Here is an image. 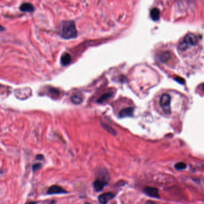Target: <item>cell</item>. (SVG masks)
<instances>
[{"label": "cell", "mask_w": 204, "mask_h": 204, "mask_svg": "<svg viewBox=\"0 0 204 204\" xmlns=\"http://www.w3.org/2000/svg\"><path fill=\"white\" fill-rule=\"evenodd\" d=\"M160 104L162 110L166 115L171 114V96L168 94L165 93L161 96Z\"/></svg>", "instance_id": "3"}, {"label": "cell", "mask_w": 204, "mask_h": 204, "mask_svg": "<svg viewBox=\"0 0 204 204\" xmlns=\"http://www.w3.org/2000/svg\"><path fill=\"white\" fill-rule=\"evenodd\" d=\"M175 168L177 170H182L187 168V165L184 162H178L175 165Z\"/></svg>", "instance_id": "16"}, {"label": "cell", "mask_w": 204, "mask_h": 204, "mask_svg": "<svg viewBox=\"0 0 204 204\" xmlns=\"http://www.w3.org/2000/svg\"><path fill=\"white\" fill-rule=\"evenodd\" d=\"M170 53L168 52H165L162 53L160 56V60L163 62H166L170 58Z\"/></svg>", "instance_id": "15"}, {"label": "cell", "mask_w": 204, "mask_h": 204, "mask_svg": "<svg viewBox=\"0 0 204 204\" xmlns=\"http://www.w3.org/2000/svg\"><path fill=\"white\" fill-rule=\"evenodd\" d=\"M20 10L25 12H33L34 10V7L30 3H24L21 6Z\"/></svg>", "instance_id": "10"}, {"label": "cell", "mask_w": 204, "mask_h": 204, "mask_svg": "<svg viewBox=\"0 0 204 204\" xmlns=\"http://www.w3.org/2000/svg\"><path fill=\"white\" fill-rule=\"evenodd\" d=\"M35 159L37 160H43L44 159V156L43 154H37L35 157Z\"/></svg>", "instance_id": "18"}, {"label": "cell", "mask_w": 204, "mask_h": 204, "mask_svg": "<svg viewBox=\"0 0 204 204\" xmlns=\"http://www.w3.org/2000/svg\"><path fill=\"white\" fill-rule=\"evenodd\" d=\"M144 192L146 194L151 197L159 198L160 196L159 194V191L157 188L147 186L144 188Z\"/></svg>", "instance_id": "7"}, {"label": "cell", "mask_w": 204, "mask_h": 204, "mask_svg": "<svg viewBox=\"0 0 204 204\" xmlns=\"http://www.w3.org/2000/svg\"><path fill=\"white\" fill-rule=\"evenodd\" d=\"M134 112V108L132 107H128L120 111L119 113V117L120 118H124L126 117L132 116Z\"/></svg>", "instance_id": "8"}, {"label": "cell", "mask_w": 204, "mask_h": 204, "mask_svg": "<svg viewBox=\"0 0 204 204\" xmlns=\"http://www.w3.org/2000/svg\"><path fill=\"white\" fill-rule=\"evenodd\" d=\"M151 17L153 21H157L160 18V12L157 9L154 8L150 12Z\"/></svg>", "instance_id": "13"}, {"label": "cell", "mask_w": 204, "mask_h": 204, "mask_svg": "<svg viewBox=\"0 0 204 204\" xmlns=\"http://www.w3.org/2000/svg\"><path fill=\"white\" fill-rule=\"evenodd\" d=\"M198 43L197 37L193 34H187L183 40L179 44L178 49L181 51L187 50L189 46H195Z\"/></svg>", "instance_id": "2"}, {"label": "cell", "mask_w": 204, "mask_h": 204, "mask_svg": "<svg viewBox=\"0 0 204 204\" xmlns=\"http://www.w3.org/2000/svg\"><path fill=\"white\" fill-rule=\"evenodd\" d=\"M71 56L68 53H64L61 58V64L64 66L69 65L71 62Z\"/></svg>", "instance_id": "9"}, {"label": "cell", "mask_w": 204, "mask_h": 204, "mask_svg": "<svg viewBox=\"0 0 204 204\" xmlns=\"http://www.w3.org/2000/svg\"><path fill=\"white\" fill-rule=\"evenodd\" d=\"M203 88H204V84H203Z\"/></svg>", "instance_id": "21"}, {"label": "cell", "mask_w": 204, "mask_h": 204, "mask_svg": "<svg viewBox=\"0 0 204 204\" xmlns=\"http://www.w3.org/2000/svg\"><path fill=\"white\" fill-rule=\"evenodd\" d=\"M84 204H92V203H90L89 202H86V203H84Z\"/></svg>", "instance_id": "20"}, {"label": "cell", "mask_w": 204, "mask_h": 204, "mask_svg": "<svg viewBox=\"0 0 204 204\" xmlns=\"http://www.w3.org/2000/svg\"><path fill=\"white\" fill-rule=\"evenodd\" d=\"M101 126L103 127L106 131H107L108 132L110 133L111 134H112L114 136H116L117 135V132L111 126H110L109 125H108L106 123H104L103 122H101Z\"/></svg>", "instance_id": "12"}, {"label": "cell", "mask_w": 204, "mask_h": 204, "mask_svg": "<svg viewBox=\"0 0 204 204\" xmlns=\"http://www.w3.org/2000/svg\"><path fill=\"white\" fill-rule=\"evenodd\" d=\"M68 191L65 190L62 187L58 185H53L50 186L47 191L48 194H64L68 193Z\"/></svg>", "instance_id": "5"}, {"label": "cell", "mask_w": 204, "mask_h": 204, "mask_svg": "<svg viewBox=\"0 0 204 204\" xmlns=\"http://www.w3.org/2000/svg\"><path fill=\"white\" fill-rule=\"evenodd\" d=\"M108 183L109 182H107V181H106L103 179L98 178L93 183V186L95 191H100L103 190V188H104V187L106 186H107Z\"/></svg>", "instance_id": "6"}, {"label": "cell", "mask_w": 204, "mask_h": 204, "mask_svg": "<svg viewBox=\"0 0 204 204\" xmlns=\"http://www.w3.org/2000/svg\"><path fill=\"white\" fill-rule=\"evenodd\" d=\"M41 167H42V164L41 163H37L34 164L32 168H33V171L35 172V171H38L39 169H40L41 168Z\"/></svg>", "instance_id": "17"}, {"label": "cell", "mask_w": 204, "mask_h": 204, "mask_svg": "<svg viewBox=\"0 0 204 204\" xmlns=\"http://www.w3.org/2000/svg\"><path fill=\"white\" fill-rule=\"evenodd\" d=\"M38 202L37 201H32V202H30L28 203H27L26 204H38Z\"/></svg>", "instance_id": "19"}, {"label": "cell", "mask_w": 204, "mask_h": 204, "mask_svg": "<svg viewBox=\"0 0 204 204\" xmlns=\"http://www.w3.org/2000/svg\"><path fill=\"white\" fill-rule=\"evenodd\" d=\"M113 95V92H108L106 93L102 96H101L97 100V102L98 103H103L104 102L107 101L109 99H110L111 97H112Z\"/></svg>", "instance_id": "11"}, {"label": "cell", "mask_w": 204, "mask_h": 204, "mask_svg": "<svg viewBox=\"0 0 204 204\" xmlns=\"http://www.w3.org/2000/svg\"><path fill=\"white\" fill-rule=\"evenodd\" d=\"M61 36L65 39L76 38L78 32L73 21H63L61 25Z\"/></svg>", "instance_id": "1"}, {"label": "cell", "mask_w": 204, "mask_h": 204, "mask_svg": "<svg viewBox=\"0 0 204 204\" xmlns=\"http://www.w3.org/2000/svg\"><path fill=\"white\" fill-rule=\"evenodd\" d=\"M71 100L72 103L74 104H80L82 102V98L78 95H73L71 97Z\"/></svg>", "instance_id": "14"}, {"label": "cell", "mask_w": 204, "mask_h": 204, "mask_svg": "<svg viewBox=\"0 0 204 204\" xmlns=\"http://www.w3.org/2000/svg\"><path fill=\"white\" fill-rule=\"evenodd\" d=\"M115 194L112 192H107L98 196V201L101 204H107V203L115 197Z\"/></svg>", "instance_id": "4"}]
</instances>
